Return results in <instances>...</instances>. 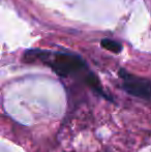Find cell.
Instances as JSON below:
<instances>
[{
  "instance_id": "cell-3",
  "label": "cell",
  "mask_w": 151,
  "mask_h": 152,
  "mask_svg": "<svg viewBox=\"0 0 151 152\" xmlns=\"http://www.w3.org/2000/svg\"><path fill=\"white\" fill-rule=\"evenodd\" d=\"M101 46L106 50L114 53V54H119L123 48L120 42H117V40L111 39V38H103L101 42Z\"/></svg>"
},
{
  "instance_id": "cell-1",
  "label": "cell",
  "mask_w": 151,
  "mask_h": 152,
  "mask_svg": "<svg viewBox=\"0 0 151 152\" xmlns=\"http://www.w3.org/2000/svg\"><path fill=\"white\" fill-rule=\"evenodd\" d=\"M23 61L27 63L40 61L50 66L55 74L62 78L74 76L86 68L84 59L81 58L79 55L62 52L53 53L39 49L26 51L23 56Z\"/></svg>"
},
{
  "instance_id": "cell-2",
  "label": "cell",
  "mask_w": 151,
  "mask_h": 152,
  "mask_svg": "<svg viewBox=\"0 0 151 152\" xmlns=\"http://www.w3.org/2000/svg\"><path fill=\"white\" fill-rule=\"evenodd\" d=\"M119 77L122 80V88L125 92L142 99L151 98V82L145 78H141L128 72L124 68L119 69Z\"/></svg>"
}]
</instances>
